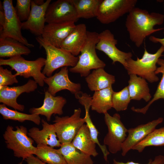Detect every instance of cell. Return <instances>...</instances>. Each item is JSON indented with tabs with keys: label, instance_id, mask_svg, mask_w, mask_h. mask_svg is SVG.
<instances>
[{
	"label": "cell",
	"instance_id": "29",
	"mask_svg": "<svg viewBox=\"0 0 164 164\" xmlns=\"http://www.w3.org/2000/svg\"><path fill=\"white\" fill-rule=\"evenodd\" d=\"M0 114L3 118L6 120H11L20 122L29 121L37 125L40 124L41 121L39 114H28L19 112L16 110H11L3 104H0Z\"/></svg>",
	"mask_w": 164,
	"mask_h": 164
},
{
	"label": "cell",
	"instance_id": "39",
	"mask_svg": "<svg viewBox=\"0 0 164 164\" xmlns=\"http://www.w3.org/2000/svg\"><path fill=\"white\" fill-rule=\"evenodd\" d=\"M34 2L37 5H41L43 4L45 2L44 0H33Z\"/></svg>",
	"mask_w": 164,
	"mask_h": 164
},
{
	"label": "cell",
	"instance_id": "14",
	"mask_svg": "<svg viewBox=\"0 0 164 164\" xmlns=\"http://www.w3.org/2000/svg\"><path fill=\"white\" fill-rule=\"evenodd\" d=\"M163 120V118H159L147 123L128 129L127 136L122 146V156H125L135 146L155 129Z\"/></svg>",
	"mask_w": 164,
	"mask_h": 164
},
{
	"label": "cell",
	"instance_id": "2",
	"mask_svg": "<svg viewBox=\"0 0 164 164\" xmlns=\"http://www.w3.org/2000/svg\"><path fill=\"white\" fill-rule=\"evenodd\" d=\"M98 41L99 33L87 31V39L78 61L75 66L69 69L70 72L79 73L81 77H86L90 74L91 70L104 68L106 64L99 58L96 51Z\"/></svg>",
	"mask_w": 164,
	"mask_h": 164
},
{
	"label": "cell",
	"instance_id": "7",
	"mask_svg": "<svg viewBox=\"0 0 164 164\" xmlns=\"http://www.w3.org/2000/svg\"><path fill=\"white\" fill-rule=\"evenodd\" d=\"M137 2V0H100L96 17L102 24L112 23L128 13Z\"/></svg>",
	"mask_w": 164,
	"mask_h": 164
},
{
	"label": "cell",
	"instance_id": "25",
	"mask_svg": "<svg viewBox=\"0 0 164 164\" xmlns=\"http://www.w3.org/2000/svg\"><path fill=\"white\" fill-rule=\"evenodd\" d=\"M114 91L112 87L94 91L91 98V110L100 114L108 112L112 108V96Z\"/></svg>",
	"mask_w": 164,
	"mask_h": 164
},
{
	"label": "cell",
	"instance_id": "3",
	"mask_svg": "<svg viewBox=\"0 0 164 164\" xmlns=\"http://www.w3.org/2000/svg\"><path fill=\"white\" fill-rule=\"evenodd\" d=\"M164 52L162 46L154 53H149L145 48L142 58L137 57L136 60L132 58L127 60L125 68L129 75H136L151 83L157 82L159 79L155 73L156 64Z\"/></svg>",
	"mask_w": 164,
	"mask_h": 164
},
{
	"label": "cell",
	"instance_id": "13",
	"mask_svg": "<svg viewBox=\"0 0 164 164\" xmlns=\"http://www.w3.org/2000/svg\"><path fill=\"white\" fill-rule=\"evenodd\" d=\"M37 84L34 80L29 79L22 86H0V102L15 110L23 111L24 106L17 102V98L23 93L34 91L37 88Z\"/></svg>",
	"mask_w": 164,
	"mask_h": 164
},
{
	"label": "cell",
	"instance_id": "5",
	"mask_svg": "<svg viewBox=\"0 0 164 164\" xmlns=\"http://www.w3.org/2000/svg\"><path fill=\"white\" fill-rule=\"evenodd\" d=\"M36 39L40 46L44 49L46 54L45 64L42 72L45 76L50 77L59 68L68 66L73 67L77 64L78 57L50 44L45 41L41 36H37Z\"/></svg>",
	"mask_w": 164,
	"mask_h": 164
},
{
	"label": "cell",
	"instance_id": "21",
	"mask_svg": "<svg viewBox=\"0 0 164 164\" xmlns=\"http://www.w3.org/2000/svg\"><path fill=\"white\" fill-rule=\"evenodd\" d=\"M85 80L89 89L94 91L112 87L115 81V77L107 73L104 68L94 70Z\"/></svg>",
	"mask_w": 164,
	"mask_h": 164
},
{
	"label": "cell",
	"instance_id": "36",
	"mask_svg": "<svg viewBox=\"0 0 164 164\" xmlns=\"http://www.w3.org/2000/svg\"><path fill=\"white\" fill-rule=\"evenodd\" d=\"M112 164H142L132 161H128L126 162H120L114 159ZM145 164H164V156L159 155L156 156L153 160L151 159Z\"/></svg>",
	"mask_w": 164,
	"mask_h": 164
},
{
	"label": "cell",
	"instance_id": "27",
	"mask_svg": "<svg viewBox=\"0 0 164 164\" xmlns=\"http://www.w3.org/2000/svg\"><path fill=\"white\" fill-rule=\"evenodd\" d=\"M34 155L47 164H67L58 149L43 144L37 145Z\"/></svg>",
	"mask_w": 164,
	"mask_h": 164
},
{
	"label": "cell",
	"instance_id": "18",
	"mask_svg": "<svg viewBox=\"0 0 164 164\" xmlns=\"http://www.w3.org/2000/svg\"><path fill=\"white\" fill-rule=\"evenodd\" d=\"M66 103V100L63 97L54 96L47 91H45L42 105L39 108H30L29 112L31 114L43 115L46 117L47 121H50L52 114H63V108Z\"/></svg>",
	"mask_w": 164,
	"mask_h": 164
},
{
	"label": "cell",
	"instance_id": "32",
	"mask_svg": "<svg viewBox=\"0 0 164 164\" xmlns=\"http://www.w3.org/2000/svg\"><path fill=\"white\" fill-rule=\"evenodd\" d=\"M131 100L128 86L118 92L114 91L112 96V108L117 111L125 110Z\"/></svg>",
	"mask_w": 164,
	"mask_h": 164
},
{
	"label": "cell",
	"instance_id": "31",
	"mask_svg": "<svg viewBox=\"0 0 164 164\" xmlns=\"http://www.w3.org/2000/svg\"><path fill=\"white\" fill-rule=\"evenodd\" d=\"M157 64L159 67H157L155 72V74H157L161 73L162 76L153 98L145 106L142 108H135L134 107H132L131 109L133 111L145 114L149 107L154 102L159 99H164V60L159 58Z\"/></svg>",
	"mask_w": 164,
	"mask_h": 164
},
{
	"label": "cell",
	"instance_id": "6",
	"mask_svg": "<svg viewBox=\"0 0 164 164\" xmlns=\"http://www.w3.org/2000/svg\"><path fill=\"white\" fill-rule=\"evenodd\" d=\"M46 59L39 57L34 60H28L21 56H17L7 59H0V65H8L14 70L16 76H20L25 78L32 77L40 87H43L44 79L46 77L41 72L45 64Z\"/></svg>",
	"mask_w": 164,
	"mask_h": 164
},
{
	"label": "cell",
	"instance_id": "19",
	"mask_svg": "<svg viewBox=\"0 0 164 164\" xmlns=\"http://www.w3.org/2000/svg\"><path fill=\"white\" fill-rule=\"evenodd\" d=\"M42 129L33 127L30 128L28 135L38 144H42L53 148L60 147L61 144L58 139L53 124L48 123L44 119L41 121Z\"/></svg>",
	"mask_w": 164,
	"mask_h": 164
},
{
	"label": "cell",
	"instance_id": "10",
	"mask_svg": "<svg viewBox=\"0 0 164 164\" xmlns=\"http://www.w3.org/2000/svg\"><path fill=\"white\" fill-rule=\"evenodd\" d=\"M5 14V21L0 30V38L10 37L18 40L29 47L34 45L29 43L22 35V23L18 16L12 0H4L2 3Z\"/></svg>",
	"mask_w": 164,
	"mask_h": 164
},
{
	"label": "cell",
	"instance_id": "26",
	"mask_svg": "<svg viewBox=\"0 0 164 164\" xmlns=\"http://www.w3.org/2000/svg\"><path fill=\"white\" fill-rule=\"evenodd\" d=\"M58 149L67 164H94L91 156L74 147L71 143L61 144Z\"/></svg>",
	"mask_w": 164,
	"mask_h": 164
},
{
	"label": "cell",
	"instance_id": "22",
	"mask_svg": "<svg viewBox=\"0 0 164 164\" xmlns=\"http://www.w3.org/2000/svg\"><path fill=\"white\" fill-rule=\"evenodd\" d=\"M129 77L128 87L131 100L143 99L149 102L152 96L146 80L134 74L129 75Z\"/></svg>",
	"mask_w": 164,
	"mask_h": 164
},
{
	"label": "cell",
	"instance_id": "24",
	"mask_svg": "<svg viewBox=\"0 0 164 164\" xmlns=\"http://www.w3.org/2000/svg\"><path fill=\"white\" fill-rule=\"evenodd\" d=\"M31 52L29 47L16 40L10 37L0 38V57L27 55Z\"/></svg>",
	"mask_w": 164,
	"mask_h": 164
},
{
	"label": "cell",
	"instance_id": "4",
	"mask_svg": "<svg viewBox=\"0 0 164 164\" xmlns=\"http://www.w3.org/2000/svg\"><path fill=\"white\" fill-rule=\"evenodd\" d=\"M13 127L9 125L3 134L7 148L12 150L14 155L26 160L32 155H35L36 147L33 146L34 141L28 136L27 128L23 126Z\"/></svg>",
	"mask_w": 164,
	"mask_h": 164
},
{
	"label": "cell",
	"instance_id": "40",
	"mask_svg": "<svg viewBox=\"0 0 164 164\" xmlns=\"http://www.w3.org/2000/svg\"><path fill=\"white\" fill-rule=\"evenodd\" d=\"M18 164H22V162H19Z\"/></svg>",
	"mask_w": 164,
	"mask_h": 164
},
{
	"label": "cell",
	"instance_id": "16",
	"mask_svg": "<svg viewBox=\"0 0 164 164\" xmlns=\"http://www.w3.org/2000/svg\"><path fill=\"white\" fill-rule=\"evenodd\" d=\"M51 1L47 0L43 5H38L31 0V12L28 19L22 22V29L29 30L37 36H41L46 22V10Z\"/></svg>",
	"mask_w": 164,
	"mask_h": 164
},
{
	"label": "cell",
	"instance_id": "15",
	"mask_svg": "<svg viewBox=\"0 0 164 164\" xmlns=\"http://www.w3.org/2000/svg\"><path fill=\"white\" fill-rule=\"evenodd\" d=\"M67 67L61 68L60 70L50 77H46L44 82L48 86L47 91L53 96L61 90H67L74 94L80 91L81 86L79 83L71 81L68 77Z\"/></svg>",
	"mask_w": 164,
	"mask_h": 164
},
{
	"label": "cell",
	"instance_id": "38",
	"mask_svg": "<svg viewBox=\"0 0 164 164\" xmlns=\"http://www.w3.org/2000/svg\"><path fill=\"white\" fill-rule=\"evenodd\" d=\"M149 40L153 43H159L164 47V38H160L153 36H150L149 38Z\"/></svg>",
	"mask_w": 164,
	"mask_h": 164
},
{
	"label": "cell",
	"instance_id": "33",
	"mask_svg": "<svg viewBox=\"0 0 164 164\" xmlns=\"http://www.w3.org/2000/svg\"><path fill=\"white\" fill-rule=\"evenodd\" d=\"M85 114L84 118L85 123L87 126L91 138L93 141L98 145L103 154L104 159L106 161H108V156L110 153L105 145H101L99 142L98 138L99 132L93 123L89 113L90 108H85Z\"/></svg>",
	"mask_w": 164,
	"mask_h": 164
},
{
	"label": "cell",
	"instance_id": "11",
	"mask_svg": "<svg viewBox=\"0 0 164 164\" xmlns=\"http://www.w3.org/2000/svg\"><path fill=\"white\" fill-rule=\"evenodd\" d=\"M117 43V40L110 31L106 29L99 33V41L96 49L105 53L112 60V64L118 62L125 68L126 61L132 58V54L118 49L116 46Z\"/></svg>",
	"mask_w": 164,
	"mask_h": 164
},
{
	"label": "cell",
	"instance_id": "9",
	"mask_svg": "<svg viewBox=\"0 0 164 164\" xmlns=\"http://www.w3.org/2000/svg\"><path fill=\"white\" fill-rule=\"evenodd\" d=\"M81 109L74 110L70 116H56L53 121L57 138L61 144L71 143L81 127L84 124V118L80 117Z\"/></svg>",
	"mask_w": 164,
	"mask_h": 164
},
{
	"label": "cell",
	"instance_id": "20",
	"mask_svg": "<svg viewBox=\"0 0 164 164\" xmlns=\"http://www.w3.org/2000/svg\"><path fill=\"white\" fill-rule=\"evenodd\" d=\"M87 31L85 25L81 23L75 27L61 43L60 48L71 53L78 55L84 46L87 39Z\"/></svg>",
	"mask_w": 164,
	"mask_h": 164
},
{
	"label": "cell",
	"instance_id": "28",
	"mask_svg": "<svg viewBox=\"0 0 164 164\" xmlns=\"http://www.w3.org/2000/svg\"><path fill=\"white\" fill-rule=\"evenodd\" d=\"M78 18L89 19L96 17L100 0H71Z\"/></svg>",
	"mask_w": 164,
	"mask_h": 164
},
{
	"label": "cell",
	"instance_id": "30",
	"mask_svg": "<svg viewBox=\"0 0 164 164\" xmlns=\"http://www.w3.org/2000/svg\"><path fill=\"white\" fill-rule=\"evenodd\" d=\"M164 145V126L155 129L143 140L135 146L132 150L142 152L146 147Z\"/></svg>",
	"mask_w": 164,
	"mask_h": 164
},
{
	"label": "cell",
	"instance_id": "17",
	"mask_svg": "<svg viewBox=\"0 0 164 164\" xmlns=\"http://www.w3.org/2000/svg\"><path fill=\"white\" fill-rule=\"evenodd\" d=\"M76 25L72 22L47 23L45 25L41 36L49 43L60 48L62 42Z\"/></svg>",
	"mask_w": 164,
	"mask_h": 164
},
{
	"label": "cell",
	"instance_id": "37",
	"mask_svg": "<svg viewBox=\"0 0 164 164\" xmlns=\"http://www.w3.org/2000/svg\"><path fill=\"white\" fill-rule=\"evenodd\" d=\"M25 160L27 164H47L43 162L33 155L30 156L27 158Z\"/></svg>",
	"mask_w": 164,
	"mask_h": 164
},
{
	"label": "cell",
	"instance_id": "23",
	"mask_svg": "<svg viewBox=\"0 0 164 164\" xmlns=\"http://www.w3.org/2000/svg\"><path fill=\"white\" fill-rule=\"evenodd\" d=\"M71 143L74 147L91 156L96 157L98 154L96 143L92 139L86 124L81 127Z\"/></svg>",
	"mask_w": 164,
	"mask_h": 164
},
{
	"label": "cell",
	"instance_id": "12",
	"mask_svg": "<svg viewBox=\"0 0 164 164\" xmlns=\"http://www.w3.org/2000/svg\"><path fill=\"white\" fill-rule=\"evenodd\" d=\"M45 19L47 23L75 22L79 19L71 0H58L50 3L46 10Z\"/></svg>",
	"mask_w": 164,
	"mask_h": 164
},
{
	"label": "cell",
	"instance_id": "8",
	"mask_svg": "<svg viewBox=\"0 0 164 164\" xmlns=\"http://www.w3.org/2000/svg\"><path fill=\"white\" fill-rule=\"evenodd\" d=\"M104 114L108 132L104 137V144L108 146L109 152L115 154L121 151L122 144L127 136L128 129L121 121L118 114L115 113L112 116L108 112Z\"/></svg>",
	"mask_w": 164,
	"mask_h": 164
},
{
	"label": "cell",
	"instance_id": "35",
	"mask_svg": "<svg viewBox=\"0 0 164 164\" xmlns=\"http://www.w3.org/2000/svg\"><path fill=\"white\" fill-rule=\"evenodd\" d=\"M16 76L7 68L0 67V86H5L17 83Z\"/></svg>",
	"mask_w": 164,
	"mask_h": 164
},
{
	"label": "cell",
	"instance_id": "34",
	"mask_svg": "<svg viewBox=\"0 0 164 164\" xmlns=\"http://www.w3.org/2000/svg\"><path fill=\"white\" fill-rule=\"evenodd\" d=\"M31 0H16L15 10L22 22L26 21L28 19L31 10Z\"/></svg>",
	"mask_w": 164,
	"mask_h": 164
},
{
	"label": "cell",
	"instance_id": "41",
	"mask_svg": "<svg viewBox=\"0 0 164 164\" xmlns=\"http://www.w3.org/2000/svg\"><path fill=\"white\" fill-rule=\"evenodd\" d=\"M163 34H164V31H163Z\"/></svg>",
	"mask_w": 164,
	"mask_h": 164
},
{
	"label": "cell",
	"instance_id": "1",
	"mask_svg": "<svg viewBox=\"0 0 164 164\" xmlns=\"http://www.w3.org/2000/svg\"><path fill=\"white\" fill-rule=\"evenodd\" d=\"M164 15L135 7L128 13L125 21V26L130 40L137 47H140L146 38L164 28L154 29L155 26L162 24Z\"/></svg>",
	"mask_w": 164,
	"mask_h": 164
}]
</instances>
